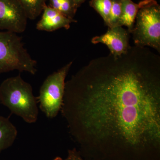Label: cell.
<instances>
[{
    "label": "cell",
    "mask_w": 160,
    "mask_h": 160,
    "mask_svg": "<svg viewBox=\"0 0 160 160\" xmlns=\"http://www.w3.org/2000/svg\"><path fill=\"white\" fill-rule=\"evenodd\" d=\"M42 13L41 19L36 25V29L40 31L51 32L62 28L68 29L71 23L77 22L76 20L66 17L47 5L44 7Z\"/></svg>",
    "instance_id": "obj_8"
},
{
    "label": "cell",
    "mask_w": 160,
    "mask_h": 160,
    "mask_svg": "<svg viewBox=\"0 0 160 160\" xmlns=\"http://www.w3.org/2000/svg\"><path fill=\"white\" fill-rule=\"evenodd\" d=\"M131 33L135 46H149L160 52V6L155 0L139 9Z\"/></svg>",
    "instance_id": "obj_4"
},
{
    "label": "cell",
    "mask_w": 160,
    "mask_h": 160,
    "mask_svg": "<svg viewBox=\"0 0 160 160\" xmlns=\"http://www.w3.org/2000/svg\"><path fill=\"white\" fill-rule=\"evenodd\" d=\"M0 103L26 122L32 124L37 121V97L33 95L31 85L20 75L8 78L1 84Z\"/></svg>",
    "instance_id": "obj_2"
},
{
    "label": "cell",
    "mask_w": 160,
    "mask_h": 160,
    "mask_svg": "<svg viewBox=\"0 0 160 160\" xmlns=\"http://www.w3.org/2000/svg\"><path fill=\"white\" fill-rule=\"evenodd\" d=\"M72 62L49 75L44 81L37 97L39 108L49 118H55L61 111L65 93L66 76Z\"/></svg>",
    "instance_id": "obj_5"
},
{
    "label": "cell",
    "mask_w": 160,
    "mask_h": 160,
    "mask_svg": "<svg viewBox=\"0 0 160 160\" xmlns=\"http://www.w3.org/2000/svg\"><path fill=\"white\" fill-rule=\"evenodd\" d=\"M73 1H74V2L76 4L78 8H79L83 3L86 2V0H73Z\"/></svg>",
    "instance_id": "obj_16"
},
{
    "label": "cell",
    "mask_w": 160,
    "mask_h": 160,
    "mask_svg": "<svg viewBox=\"0 0 160 160\" xmlns=\"http://www.w3.org/2000/svg\"><path fill=\"white\" fill-rule=\"evenodd\" d=\"M17 135V129L9 118L0 116V153L12 146Z\"/></svg>",
    "instance_id": "obj_10"
},
{
    "label": "cell",
    "mask_w": 160,
    "mask_h": 160,
    "mask_svg": "<svg viewBox=\"0 0 160 160\" xmlns=\"http://www.w3.org/2000/svg\"><path fill=\"white\" fill-rule=\"evenodd\" d=\"M47 0H19L23 6L27 18L36 19L42 12Z\"/></svg>",
    "instance_id": "obj_12"
},
{
    "label": "cell",
    "mask_w": 160,
    "mask_h": 160,
    "mask_svg": "<svg viewBox=\"0 0 160 160\" xmlns=\"http://www.w3.org/2000/svg\"><path fill=\"white\" fill-rule=\"evenodd\" d=\"M53 160H84L82 158V156L79 151H78L76 148H73L72 149H69L68 152V156L66 159L62 158L56 157Z\"/></svg>",
    "instance_id": "obj_15"
},
{
    "label": "cell",
    "mask_w": 160,
    "mask_h": 160,
    "mask_svg": "<svg viewBox=\"0 0 160 160\" xmlns=\"http://www.w3.org/2000/svg\"><path fill=\"white\" fill-rule=\"evenodd\" d=\"M129 33L128 30L118 26L109 28L107 32L99 36L92 38V43H102L109 48L110 53L114 56H120L128 51L129 46Z\"/></svg>",
    "instance_id": "obj_7"
},
{
    "label": "cell",
    "mask_w": 160,
    "mask_h": 160,
    "mask_svg": "<svg viewBox=\"0 0 160 160\" xmlns=\"http://www.w3.org/2000/svg\"><path fill=\"white\" fill-rule=\"evenodd\" d=\"M122 15V0H112L109 22V28L119 26Z\"/></svg>",
    "instance_id": "obj_14"
},
{
    "label": "cell",
    "mask_w": 160,
    "mask_h": 160,
    "mask_svg": "<svg viewBox=\"0 0 160 160\" xmlns=\"http://www.w3.org/2000/svg\"><path fill=\"white\" fill-rule=\"evenodd\" d=\"M112 0H90L89 5L102 18L107 26L111 10Z\"/></svg>",
    "instance_id": "obj_13"
},
{
    "label": "cell",
    "mask_w": 160,
    "mask_h": 160,
    "mask_svg": "<svg viewBox=\"0 0 160 160\" xmlns=\"http://www.w3.org/2000/svg\"><path fill=\"white\" fill-rule=\"evenodd\" d=\"M27 20L19 0H0V30L22 33L27 27Z\"/></svg>",
    "instance_id": "obj_6"
},
{
    "label": "cell",
    "mask_w": 160,
    "mask_h": 160,
    "mask_svg": "<svg viewBox=\"0 0 160 160\" xmlns=\"http://www.w3.org/2000/svg\"><path fill=\"white\" fill-rule=\"evenodd\" d=\"M61 112L85 153L99 160L149 159L160 148V57L130 46L91 60L66 82Z\"/></svg>",
    "instance_id": "obj_1"
},
{
    "label": "cell",
    "mask_w": 160,
    "mask_h": 160,
    "mask_svg": "<svg viewBox=\"0 0 160 160\" xmlns=\"http://www.w3.org/2000/svg\"><path fill=\"white\" fill-rule=\"evenodd\" d=\"M37 62L24 47L22 38L12 32H0V74L18 70L35 75Z\"/></svg>",
    "instance_id": "obj_3"
},
{
    "label": "cell",
    "mask_w": 160,
    "mask_h": 160,
    "mask_svg": "<svg viewBox=\"0 0 160 160\" xmlns=\"http://www.w3.org/2000/svg\"><path fill=\"white\" fill-rule=\"evenodd\" d=\"M49 6L66 17L74 19L78 7L73 0H49Z\"/></svg>",
    "instance_id": "obj_11"
},
{
    "label": "cell",
    "mask_w": 160,
    "mask_h": 160,
    "mask_svg": "<svg viewBox=\"0 0 160 160\" xmlns=\"http://www.w3.org/2000/svg\"><path fill=\"white\" fill-rule=\"evenodd\" d=\"M150 1L151 0H143L136 4L132 0H122V15L119 26H126L129 33H132L138 11L141 7Z\"/></svg>",
    "instance_id": "obj_9"
}]
</instances>
